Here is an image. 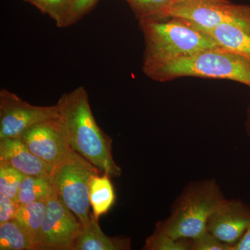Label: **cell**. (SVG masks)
Masks as SVG:
<instances>
[{"label": "cell", "mask_w": 250, "mask_h": 250, "mask_svg": "<svg viewBox=\"0 0 250 250\" xmlns=\"http://www.w3.org/2000/svg\"><path fill=\"white\" fill-rule=\"evenodd\" d=\"M66 128L70 147L101 173L120 177L122 169L112 155L113 140L96 123L83 86L63 94L57 103Z\"/></svg>", "instance_id": "cell-1"}, {"label": "cell", "mask_w": 250, "mask_h": 250, "mask_svg": "<svg viewBox=\"0 0 250 250\" xmlns=\"http://www.w3.org/2000/svg\"><path fill=\"white\" fill-rule=\"evenodd\" d=\"M140 26L146 42L143 70L205 49L221 47L208 34L182 18L143 21Z\"/></svg>", "instance_id": "cell-2"}, {"label": "cell", "mask_w": 250, "mask_h": 250, "mask_svg": "<svg viewBox=\"0 0 250 250\" xmlns=\"http://www.w3.org/2000/svg\"><path fill=\"white\" fill-rule=\"evenodd\" d=\"M149 78L167 82L183 77L228 80L250 88V57L216 47L143 70Z\"/></svg>", "instance_id": "cell-3"}, {"label": "cell", "mask_w": 250, "mask_h": 250, "mask_svg": "<svg viewBox=\"0 0 250 250\" xmlns=\"http://www.w3.org/2000/svg\"><path fill=\"white\" fill-rule=\"evenodd\" d=\"M225 200L213 179L191 182L176 199L170 216L156 224L154 230L174 238H196L207 231L210 217Z\"/></svg>", "instance_id": "cell-4"}, {"label": "cell", "mask_w": 250, "mask_h": 250, "mask_svg": "<svg viewBox=\"0 0 250 250\" xmlns=\"http://www.w3.org/2000/svg\"><path fill=\"white\" fill-rule=\"evenodd\" d=\"M97 174L103 173L72 149L54 166L51 172V182L57 197L76 215L82 227L87 226L93 217L88 186L90 178Z\"/></svg>", "instance_id": "cell-5"}, {"label": "cell", "mask_w": 250, "mask_h": 250, "mask_svg": "<svg viewBox=\"0 0 250 250\" xmlns=\"http://www.w3.org/2000/svg\"><path fill=\"white\" fill-rule=\"evenodd\" d=\"M182 18L202 31L230 23L250 33V5L233 4L208 0H184L175 2L165 17Z\"/></svg>", "instance_id": "cell-6"}, {"label": "cell", "mask_w": 250, "mask_h": 250, "mask_svg": "<svg viewBox=\"0 0 250 250\" xmlns=\"http://www.w3.org/2000/svg\"><path fill=\"white\" fill-rule=\"evenodd\" d=\"M59 116L57 104L35 106L9 90H0V139L19 138L31 126Z\"/></svg>", "instance_id": "cell-7"}, {"label": "cell", "mask_w": 250, "mask_h": 250, "mask_svg": "<svg viewBox=\"0 0 250 250\" xmlns=\"http://www.w3.org/2000/svg\"><path fill=\"white\" fill-rule=\"evenodd\" d=\"M82 228L76 215L56 195L46 202L36 250H72Z\"/></svg>", "instance_id": "cell-8"}, {"label": "cell", "mask_w": 250, "mask_h": 250, "mask_svg": "<svg viewBox=\"0 0 250 250\" xmlns=\"http://www.w3.org/2000/svg\"><path fill=\"white\" fill-rule=\"evenodd\" d=\"M18 139L31 152L53 166L72 149L66 128L61 116L31 126Z\"/></svg>", "instance_id": "cell-9"}, {"label": "cell", "mask_w": 250, "mask_h": 250, "mask_svg": "<svg viewBox=\"0 0 250 250\" xmlns=\"http://www.w3.org/2000/svg\"><path fill=\"white\" fill-rule=\"evenodd\" d=\"M250 229V207L240 200H224L207 223V231L229 246L239 243Z\"/></svg>", "instance_id": "cell-10"}, {"label": "cell", "mask_w": 250, "mask_h": 250, "mask_svg": "<svg viewBox=\"0 0 250 250\" xmlns=\"http://www.w3.org/2000/svg\"><path fill=\"white\" fill-rule=\"evenodd\" d=\"M0 163L11 166L25 176L50 177L54 167L31 152L18 138L0 139Z\"/></svg>", "instance_id": "cell-11"}, {"label": "cell", "mask_w": 250, "mask_h": 250, "mask_svg": "<svg viewBox=\"0 0 250 250\" xmlns=\"http://www.w3.org/2000/svg\"><path fill=\"white\" fill-rule=\"evenodd\" d=\"M131 239L126 236H108L102 231L98 220L94 218L82 227L72 250H129Z\"/></svg>", "instance_id": "cell-12"}, {"label": "cell", "mask_w": 250, "mask_h": 250, "mask_svg": "<svg viewBox=\"0 0 250 250\" xmlns=\"http://www.w3.org/2000/svg\"><path fill=\"white\" fill-rule=\"evenodd\" d=\"M204 32L211 37L220 47L250 57V33L243 28L225 23Z\"/></svg>", "instance_id": "cell-13"}, {"label": "cell", "mask_w": 250, "mask_h": 250, "mask_svg": "<svg viewBox=\"0 0 250 250\" xmlns=\"http://www.w3.org/2000/svg\"><path fill=\"white\" fill-rule=\"evenodd\" d=\"M88 196L94 218L99 220L102 215L107 213L114 205L116 194L107 174H97L90 179Z\"/></svg>", "instance_id": "cell-14"}, {"label": "cell", "mask_w": 250, "mask_h": 250, "mask_svg": "<svg viewBox=\"0 0 250 250\" xmlns=\"http://www.w3.org/2000/svg\"><path fill=\"white\" fill-rule=\"evenodd\" d=\"M46 202L39 201L21 205L16 213L14 220L30 237L32 241L34 250L40 236L42 222L45 215Z\"/></svg>", "instance_id": "cell-15"}, {"label": "cell", "mask_w": 250, "mask_h": 250, "mask_svg": "<svg viewBox=\"0 0 250 250\" xmlns=\"http://www.w3.org/2000/svg\"><path fill=\"white\" fill-rule=\"evenodd\" d=\"M56 195L50 177L25 176L18 191L17 201L21 205L47 201Z\"/></svg>", "instance_id": "cell-16"}, {"label": "cell", "mask_w": 250, "mask_h": 250, "mask_svg": "<svg viewBox=\"0 0 250 250\" xmlns=\"http://www.w3.org/2000/svg\"><path fill=\"white\" fill-rule=\"evenodd\" d=\"M0 250H34L32 241L16 220L0 224Z\"/></svg>", "instance_id": "cell-17"}, {"label": "cell", "mask_w": 250, "mask_h": 250, "mask_svg": "<svg viewBox=\"0 0 250 250\" xmlns=\"http://www.w3.org/2000/svg\"><path fill=\"white\" fill-rule=\"evenodd\" d=\"M139 22L165 17L175 0H125Z\"/></svg>", "instance_id": "cell-18"}, {"label": "cell", "mask_w": 250, "mask_h": 250, "mask_svg": "<svg viewBox=\"0 0 250 250\" xmlns=\"http://www.w3.org/2000/svg\"><path fill=\"white\" fill-rule=\"evenodd\" d=\"M75 0H25L53 19L57 27H65Z\"/></svg>", "instance_id": "cell-19"}, {"label": "cell", "mask_w": 250, "mask_h": 250, "mask_svg": "<svg viewBox=\"0 0 250 250\" xmlns=\"http://www.w3.org/2000/svg\"><path fill=\"white\" fill-rule=\"evenodd\" d=\"M191 239L177 238L154 230L147 237L143 250H190Z\"/></svg>", "instance_id": "cell-20"}, {"label": "cell", "mask_w": 250, "mask_h": 250, "mask_svg": "<svg viewBox=\"0 0 250 250\" xmlns=\"http://www.w3.org/2000/svg\"><path fill=\"white\" fill-rule=\"evenodd\" d=\"M24 174L11 166L0 163V194L17 200Z\"/></svg>", "instance_id": "cell-21"}, {"label": "cell", "mask_w": 250, "mask_h": 250, "mask_svg": "<svg viewBox=\"0 0 250 250\" xmlns=\"http://www.w3.org/2000/svg\"><path fill=\"white\" fill-rule=\"evenodd\" d=\"M190 250H229V246L208 231L191 239Z\"/></svg>", "instance_id": "cell-22"}, {"label": "cell", "mask_w": 250, "mask_h": 250, "mask_svg": "<svg viewBox=\"0 0 250 250\" xmlns=\"http://www.w3.org/2000/svg\"><path fill=\"white\" fill-rule=\"evenodd\" d=\"M98 1L99 0H75L65 22V27L76 24L96 6Z\"/></svg>", "instance_id": "cell-23"}, {"label": "cell", "mask_w": 250, "mask_h": 250, "mask_svg": "<svg viewBox=\"0 0 250 250\" xmlns=\"http://www.w3.org/2000/svg\"><path fill=\"white\" fill-rule=\"evenodd\" d=\"M20 206L17 200L0 194V224L14 220Z\"/></svg>", "instance_id": "cell-24"}, {"label": "cell", "mask_w": 250, "mask_h": 250, "mask_svg": "<svg viewBox=\"0 0 250 250\" xmlns=\"http://www.w3.org/2000/svg\"><path fill=\"white\" fill-rule=\"evenodd\" d=\"M233 250H250V229Z\"/></svg>", "instance_id": "cell-25"}, {"label": "cell", "mask_w": 250, "mask_h": 250, "mask_svg": "<svg viewBox=\"0 0 250 250\" xmlns=\"http://www.w3.org/2000/svg\"><path fill=\"white\" fill-rule=\"evenodd\" d=\"M246 131L248 137L250 138V103L247 111V119L246 122Z\"/></svg>", "instance_id": "cell-26"}, {"label": "cell", "mask_w": 250, "mask_h": 250, "mask_svg": "<svg viewBox=\"0 0 250 250\" xmlns=\"http://www.w3.org/2000/svg\"><path fill=\"white\" fill-rule=\"evenodd\" d=\"M184 1V0H175V2H178V1ZM208 1H225V2H229V0H208ZM174 2V3H175Z\"/></svg>", "instance_id": "cell-27"}, {"label": "cell", "mask_w": 250, "mask_h": 250, "mask_svg": "<svg viewBox=\"0 0 250 250\" xmlns=\"http://www.w3.org/2000/svg\"><path fill=\"white\" fill-rule=\"evenodd\" d=\"M24 1H25V0H24Z\"/></svg>", "instance_id": "cell-28"}]
</instances>
